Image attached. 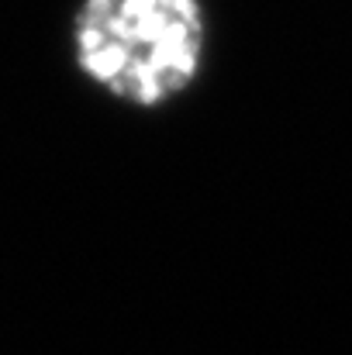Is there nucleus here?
Returning a JSON list of instances; mask_svg holds the SVG:
<instances>
[{
    "instance_id": "nucleus-1",
    "label": "nucleus",
    "mask_w": 352,
    "mask_h": 355,
    "mask_svg": "<svg viewBox=\"0 0 352 355\" xmlns=\"http://www.w3.org/2000/svg\"><path fill=\"white\" fill-rule=\"evenodd\" d=\"M76 66L135 107L183 94L204 59L201 0H83L73 21Z\"/></svg>"
}]
</instances>
